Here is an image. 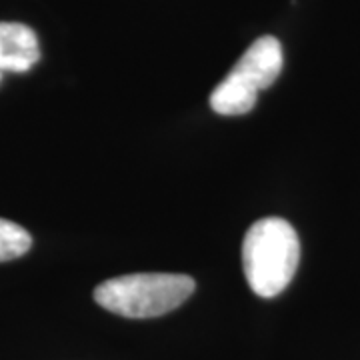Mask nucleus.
I'll return each mask as SVG.
<instances>
[{"label": "nucleus", "mask_w": 360, "mask_h": 360, "mask_svg": "<svg viewBox=\"0 0 360 360\" xmlns=\"http://www.w3.org/2000/svg\"><path fill=\"white\" fill-rule=\"evenodd\" d=\"M300 262V240L290 222L276 217L257 220L243 243L245 276L252 292L274 298L295 278Z\"/></svg>", "instance_id": "f257e3e1"}, {"label": "nucleus", "mask_w": 360, "mask_h": 360, "mask_svg": "<svg viewBox=\"0 0 360 360\" xmlns=\"http://www.w3.org/2000/svg\"><path fill=\"white\" fill-rule=\"evenodd\" d=\"M196 283L188 274L136 272L104 281L94 288L98 307L127 319H156L193 296Z\"/></svg>", "instance_id": "f03ea898"}, {"label": "nucleus", "mask_w": 360, "mask_h": 360, "mask_svg": "<svg viewBox=\"0 0 360 360\" xmlns=\"http://www.w3.org/2000/svg\"><path fill=\"white\" fill-rule=\"evenodd\" d=\"M283 70V46L274 37H260L240 56L210 94L217 115L240 116L255 108L258 92L274 84Z\"/></svg>", "instance_id": "7ed1b4c3"}, {"label": "nucleus", "mask_w": 360, "mask_h": 360, "mask_svg": "<svg viewBox=\"0 0 360 360\" xmlns=\"http://www.w3.org/2000/svg\"><path fill=\"white\" fill-rule=\"evenodd\" d=\"M39 58V39L30 26L0 22V72H26Z\"/></svg>", "instance_id": "20e7f679"}, {"label": "nucleus", "mask_w": 360, "mask_h": 360, "mask_svg": "<svg viewBox=\"0 0 360 360\" xmlns=\"http://www.w3.org/2000/svg\"><path fill=\"white\" fill-rule=\"evenodd\" d=\"M32 246L30 232L13 220L0 219V262L25 257Z\"/></svg>", "instance_id": "39448f33"}, {"label": "nucleus", "mask_w": 360, "mask_h": 360, "mask_svg": "<svg viewBox=\"0 0 360 360\" xmlns=\"http://www.w3.org/2000/svg\"><path fill=\"white\" fill-rule=\"evenodd\" d=\"M0 77H2V72H0Z\"/></svg>", "instance_id": "423d86ee"}]
</instances>
